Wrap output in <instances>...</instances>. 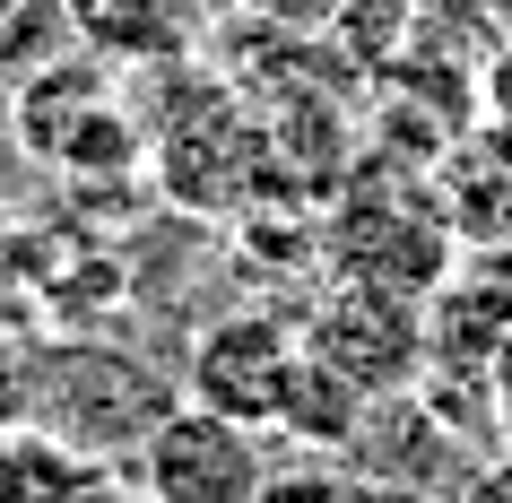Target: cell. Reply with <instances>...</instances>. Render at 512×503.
I'll return each mask as SVG.
<instances>
[{
	"label": "cell",
	"mask_w": 512,
	"mask_h": 503,
	"mask_svg": "<svg viewBox=\"0 0 512 503\" xmlns=\"http://www.w3.org/2000/svg\"><path fill=\"white\" fill-rule=\"evenodd\" d=\"M460 226L443 209V191L426 174H365V183L339 191V209L322 226V261L348 278V287H382V295H408L426 304L443 278L460 269Z\"/></svg>",
	"instance_id": "6da1fadb"
},
{
	"label": "cell",
	"mask_w": 512,
	"mask_h": 503,
	"mask_svg": "<svg viewBox=\"0 0 512 503\" xmlns=\"http://www.w3.org/2000/svg\"><path fill=\"white\" fill-rule=\"evenodd\" d=\"M139 495L148 503H261L270 486V434L243 417H217L200 399H174L139 434Z\"/></svg>",
	"instance_id": "7a4b0ae2"
},
{
	"label": "cell",
	"mask_w": 512,
	"mask_h": 503,
	"mask_svg": "<svg viewBox=\"0 0 512 503\" xmlns=\"http://www.w3.org/2000/svg\"><path fill=\"white\" fill-rule=\"evenodd\" d=\"M304 347L322 356L348 391L382 399H408L417 382L434 373V339H426V304H408V295H382V287H339L313 295V313H304Z\"/></svg>",
	"instance_id": "3957f363"
},
{
	"label": "cell",
	"mask_w": 512,
	"mask_h": 503,
	"mask_svg": "<svg viewBox=\"0 0 512 503\" xmlns=\"http://www.w3.org/2000/svg\"><path fill=\"white\" fill-rule=\"evenodd\" d=\"M18 139L53 174H131L148 157V139L131 131V113L113 96V61H96V53L35 70L27 96H18Z\"/></svg>",
	"instance_id": "277c9868"
},
{
	"label": "cell",
	"mask_w": 512,
	"mask_h": 503,
	"mask_svg": "<svg viewBox=\"0 0 512 503\" xmlns=\"http://www.w3.org/2000/svg\"><path fill=\"white\" fill-rule=\"evenodd\" d=\"M296 365H304V330H296L287 313H270V304H252V313H226V321H209V330L191 339L183 382H191L200 408L243 417V425H261V434H270Z\"/></svg>",
	"instance_id": "5b68a950"
},
{
	"label": "cell",
	"mask_w": 512,
	"mask_h": 503,
	"mask_svg": "<svg viewBox=\"0 0 512 503\" xmlns=\"http://www.w3.org/2000/svg\"><path fill=\"white\" fill-rule=\"evenodd\" d=\"M426 339H434V373H469L486 391V373H495V356L512 347V269L495 261V252H478V261H460L443 287L426 295Z\"/></svg>",
	"instance_id": "8992f818"
},
{
	"label": "cell",
	"mask_w": 512,
	"mask_h": 503,
	"mask_svg": "<svg viewBox=\"0 0 512 503\" xmlns=\"http://www.w3.org/2000/svg\"><path fill=\"white\" fill-rule=\"evenodd\" d=\"M61 18L79 35V53L113 61V70H157V61L200 53L209 0H61Z\"/></svg>",
	"instance_id": "52a82bcc"
},
{
	"label": "cell",
	"mask_w": 512,
	"mask_h": 503,
	"mask_svg": "<svg viewBox=\"0 0 512 503\" xmlns=\"http://www.w3.org/2000/svg\"><path fill=\"white\" fill-rule=\"evenodd\" d=\"M443 209H452L460 243H478V252L512 235V131L486 122V131L443 148Z\"/></svg>",
	"instance_id": "ba28073f"
},
{
	"label": "cell",
	"mask_w": 512,
	"mask_h": 503,
	"mask_svg": "<svg viewBox=\"0 0 512 503\" xmlns=\"http://www.w3.org/2000/svg\"><path fill=\"white\" fill-rule=\"evenodd\" d=\"M96 486H105V460L53 425H27L0 443V503H87Z\"/></svg>",
	"instance_id": "9c48e42d"
},
{
	"label": "cell",
	"mask_w": 512,
	"mask_h": 503,
	"mask_svg": "<svg viewBox=\"0 0 512 503\" xmlns=\"http://www.w3.org/2000/svg\"><path fill=\"white\" fill-rule=\"evenodd\" d=\"M261 503H365V486H356L330 451H296V460H270Z\"/></svg>",
	"instance_id": "30bf717a"
},
{
	"label": "cell",
	"mask_w": 512,
	"mask_h": 503,
	"mask_svg": "<svg viewBox=\"0 0 512 503\" xmlns=\"http://www.w3.org/2000/svg\"><path fill=\"white\" fill-rule=\"evenodd\" d=\"M235 9L261 18V27H278V35H322V27L348 18V0H235Z\"/></svg>",
	"instance_id": "8fae6325"
},
{
	"label": "cell",
	"mask_w": 512,
	"mask_h": 503,
	"mask_svg": "<svg viewBox=\"0 0 512 503\" xmlns=\"http://www.w3.org/2000/svg\"><path fill=\"white\" fill-rule=\"evenodd\" d=\"M27 399H35V373H27V356L9 347V330H0V443L27 434Z\"/></svg>",
	"instance_id": "7c38bea8"
},
{
	"label": "cell",
	"mask_w": 512,
	"mask_h": 503,
	"mask_svg": "<svg viewBox=\"0 0 512 503\" xmlns=\"http://www.w3.org/2000/svg\"><path fill=\"white\" fill-rule=\"evenodd\" d=\"M478 105H486V122H495V131H512V35L478 61Z\"/></svg>",
	"instance_id": "4fadbf2b"
},
{
	"label": "cell",
	"mask_w": 512,
	"mask_h": 503,
	"mask_svg": "<svg viewBox=\"0 0 512 503\" xmlns=\"http://www.w3.org/2000/svg\"><path fill=\"white\" fill-rule=\"evenodd\" d=\"M452 503H512V460H478V469H469V486H460Z\"/></svg>",
	"instance_id": "5bb4252c"
},
{
	"label": "cell",
	"mask_w": 512,
	"mask_h": 503,
	"mask_svg": "<svg viewBox=\"0 0 512 503\" xmlns=\"http://www.w3.org/2000/svg\"><path fill=\"white\" fill-rule=\"evenodd\" d=\"M486 399H495V443H504V460H512V347L495 356V373H486Z\"/></svg>",
	"instance_id": "9a60e30c"
},
{
	"label": "cell",
	"mask_w": 512,
	"mask_h": 503,
	"mask_svg": "<svg viewBox=\"0 0 512 503\" xmlns=\"http://www.w3.org/2000/svg\"><path fill=\"white\" fill-rule=\"evenodd\" d=\"M478 9H486V18H495V27L512 35V0H478Z\"/></svg>",
	"instance_id": "2e32d148"
}]
</instances>
